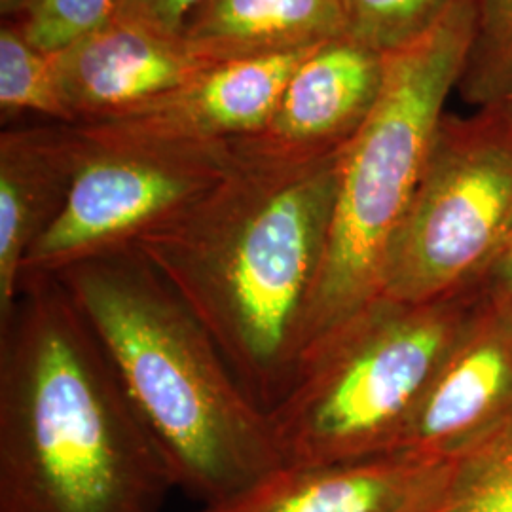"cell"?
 <instances>
[{
  "mask_svg": "<svg viewBox=\"0 0 512 512\" xmlns=\"http://www.w3.org/2000/svg\"><path fill=\"white\" fill-rule=\"evenodd\" d=\"M0 114L4 122L37 114L55 124H74L61 99L54 55L40 52L6 21L0 31Z\"/></svg>",
  "mask_w": 512,
  "mask_h": 512,
  "instance_id": "obj_16",
  "label": "cell"
},
{
  "mask_svg": "<svg viewBox=\"0 0 512 512\" xmlns=\"http://www.w3.org/2000/svg\"><path fill=\"white\" fill-rule=\"evenodd\" d=\"M82 154L61 215L38 239L23 275H57L74 264L135 247L228 175L232 143L164 141L74 124Z\"/></svg>",
  "mask_w": 512,
  "mask_h": 512,
  "instance_id": "obj_7",
  "label": "cell"
},
{
  "mask_svg": "<svg viewBox=\"0 0 512 512\" xmlns=\"http://www.w3.org/2000/svg\"><path fill=\"white\" fill-rule=\"evenodd\" d=\"M228 175L135 247L202 321L260 408L298 380L344 150L285 156L232 141Z\"/></svg>",
  "mask_w": 512,
  "mask_h": 512,
  "instance_id": "obj_1",
  "label": "cell"
},
{
  "mask_svg": "<svg viewBox=\"0 0 512 512\" xmlns=\"http://www.w3.org/2000/svg\"><path fill=\"white\" fill-rule=\"evenodd\" d=\"M484 281L492 304L512 315V228Z\"/></svg>",
  "mask_w": 512,
  "mask_h": 512,
  "instance_id": "obj_21",
  "label": "cell"
},
{
  "mask_svg": "<svg viewBox=\"0 0 512 512\" xmlns=\"http://www.w3.org/2000/svg\"><path fill=\"white\" fill-rule=\"evenodd\" d=\"M80 154L74 124L0 135V321L14 308L27 256L69 200Z\"/></svg>",
  "mask_w": 512,
  "mask_h": 512,
  "instance_id": "obj_13",
  "label": "cell"
},
{
  "mask_svg": "<svg viewBox=\"0 0 512 512\" xmlns=\"http://www.w3.org/2000/svg\"><path fill=\"white\" fill-rule=\"evenodd\" d=\"M120 12V0H21L8 23L44 54H61Z\"/></svg>",
  "mask_w": 512,
  "mask_h": 512,
  "instance_id": "obj_19",
  "label": "cell"
},
{
  "mask_svg": "<svg viewBox=\"0 0 512 512\" xmlns=\"http://www.w3.org/2000/svg\"><path fill=\"white\" fill-rule=\"evenodd\" d=\"M203 0H120L118 16L141 19L183 33L184 23Z\"/></svg>",
  "mask_w": 512,
  "mask_h": 512,
  "instance_id": "obj_20",
  "label": "cell"
},
{
  "mask_svg": "<svg viewBox=\"0 0 512 512\" xmlns=\"http://www.w3.org/2000/svg\"><path fill=\"white\" fill-rule=\"evenodd\" d=\"M512 228V103L444 112L385 253L380 296L429 302L484 281Z\"/></svg>",
  "mask_w": 512,
  "mask_h": 512,
  "instance_id": "obj_6",
  "label": "cell"
},
{
  "mask_svg": "<svg viewBox=\"0 0 512 512\" xmlns=\"http://www.w3.org/2000/svg\"><path fill=\"white\" fill-rule=\"evenodd\" d=\"M308 52L215 63L150 103L90 124L164 141L245 139L268 126L291 74Z\"/></svg>",
  "mask_w": 512,
  "mask_h": 512,
  "instance_id": "obj_12",
  "label": "cell"
},
{
  "mask_svg": "<svg viewBox=\"0 0 512 512\" xmlns=\"http://www.w3.org/2000/svg\"><path fill=\"white\" fill-rule=\"evenodd\" d=\"M456 92L473 109L512 103V0H475L473 35Z\"/></svg>",
  "mask_w": 512,
  "mask_h": 512,
  "instance_id": "obj_15",
  "label": "cell"
},
{
  "mask_svg": "<svg viewBox=\"0 0 512 512\" xmlns=\"http://www.w3.org/2000/svg\"><path fill=\"white\" fill-rule=\"evenodd\" d=\"M387 55L349 35L302 57L279 97L268 126L238 139L285 156H323L344 150L384 90Z\"/></svg>",
  "mask_w": 512,
  "mask_h": 512,
  "instance_id": "obj_11",
  "label": "cell"
},
{
  "mask_svg": "<svg viewBox=\"0 0 512 512\" xmlns=\"http://www.w3.org/2000/svg\"><path fill=\"white\" fill-rule=\"evenodd\" d=\"M183 33L211 63L308 52L349 35L344 0H203Z\"/></svg>",
  "mask_w": 512,
  "mask_h": 512,
  "instance_id": "obj_14",
  "label": "cell"
},
{
  "mask_svg": "<svg viewBox=\"0 0 512 512\" xmlns=\"http://www.w3.org/2000/svg\"><path fill=\"white\" fill-rule=\"evenodd\" d=\"M54 63L74 124L137 109L215 65L184 33L126 16L55 54Z\"/></svg>",
  "mask_w": 512,
  "mask_h": 512,
  "instance_id": "obj_8",
  "label": "cell"
},
{
  "mask_svg": "<svg viewBox=\"0 0 512 512\" xmlns=\"http://www.w3.org/2000/svg\"><path fill=\"white\" fill-rule=\"evenodd\" d=\"M55 277L160 444L177 490L200 507L215 505L283 465L270 414L137 247L90 258Z\"/></svg>",
  "mask_w": 512,
  "mask_h": 512,
  "instance_id": "obj_3",
  "label": "cell"
},
{
  "mask_svg": "<svg viewBox=\"0 0 512 512\" xmlns=\"http://www.w3.org/2000/svg\"><path fill=\"white\" fill-rule=\"evenodd\" d=\"M512 421V315L488 300L404 427L393 454L456 459Z\"/></svg>",
  "mask_w": 512,
  "mask_h": 512,
  "instance_id": "obj_9",
  "label": "cell"
},
{
  "mask_svg": "<svg viewBox=\"0 0 512 512\" xmlns=\"http://www.w3.org/2000/svg\"><path fill=\"white\" fill-rule=\"evenodd\" d=\"M488 300L486 281L429 302L372 300L306 359L293 389L268 412L283 465L393 454Z\"/></svg>",
  "mask_w": 512,
  "mask_h": 512,
  "instance_id": "obj_5",
  "label": "cell"
},
{
  "mask_svg": "<svg viewBox=\"0 0 512 512\" xmlns=\"http://www.w3.org/2000/svg\"><path fill=\"white\" fill-rule=\"evenodd\" d=\"M461 0H344L349 37L389 55L431 33Z\"/></svg>",
  "mask_w": 512,
  "mask_h": 512,
  "instance_id": "obj_18",
  "label": "cell"
},
{
  "mask_svg": "<svg viewBox=\"0 0 512 512\" xmlns=\"http://www.w3.org/2000/svg\"><path fill=\"white\" fill-rule=\"evenodd\" d=\"M473 25L475 0H461L431 33L387 55L382 95L342 156L302 365L380 296L387 247L418 188L446 101L458 88Z\"/></svg>",
  "mask_w": 512,
  "mask_h": 512,
  "instance_id": "obj_4",
  "label": "cell"
},
{
  "mask_svg": "<svg viewBox=\"0 0 512 512\" xmlns=\"http://www.w3.org/2000/svg\"><path fill=\"white\" fill-rule=\"evenodd\" d=\"M450 476L452 459L412 454L281 465L241 494L192 512H433Z\"/></svg>",
  "mask_w": 512,
  "mask_h": 512,
  "instance_id": "obj_10",
  "label": "cell"
},
{
  "mask_svg": "<svg viewBox=\"0 0 512 512\" xmlns=\"http://www.w3.org/2000/svg\"><path fill=\"white\" fill-rule=\"evenodd\" d=\"M433 512H512V421L452 459L448 490Z\"/></svg>",
  "mask_w": 512,
  "mask_h": 512,
  "instance_id": "obj_17",
  "label": "cell"
},
{
  "mask_svg": "<svg viewBox=\"0 0 512 512\" xmlns=\"http://www.w3.org/2000/svg\"><path fill=\"white\" fill-rule=\"evenodd\" d=\"M171 467L55 275L0 321V512H160Z\"/></svg>",
  "mask_w": 512,
  "mask_h": 512,
  "instance_id": "obj_2",
  "label": "cell"
}]
</instances>
